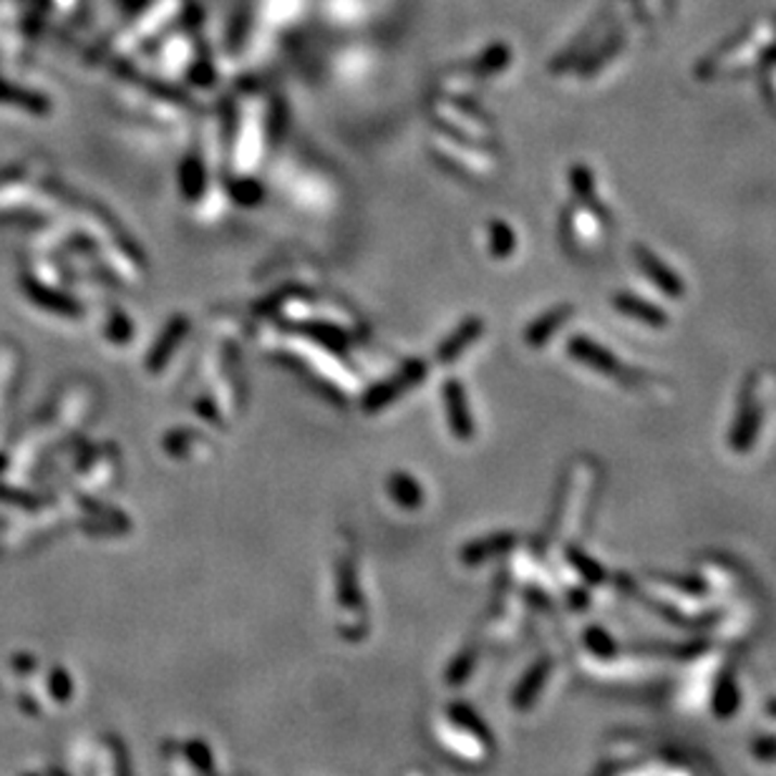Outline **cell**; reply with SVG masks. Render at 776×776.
<instances>
[{
	"label": "cell",
	"mask_w": 776,
	"mask_h": 776,
	"mask_svg": "<svg viewBox=\"0 0 776 776\" xmlns=\"http://www.w3.org/2000/svg\"><path fill=\"white\" fill-rule=\"evenodd\" d=\"M570 353L575 358L580 360H585L587 366L595 368V371H600V373H608V376H618L623 371L621 364L610 356L608 351H602L598 348V343H593V341H585V339H575L570 343Z\"/></svg>",
	"instance_id": "6"
},
{
	"label": "cell",
	"mask_w": 776,
	"mask_h": 776,
	"mask_svg": "<svg viewBox=\"0 0 776 776\" xmlns=\"http://www.w3.org/2000/svg\"><path fill=\"white\" fill-rule=\"evenodd\" d=\"M429 373V366L423 364V360H411L409 366L402 368L394 379H389V381H383L376 386L371 394H368L364 398V409L366 411H381V409H386L389 404H394L396 398H402L406 391H411L417 383L423 379V376Z\"/></svg>",
	"instance_id": "1"
},
{
	"label": "cell",
	"mask_w": 776,
	"mask_h": 776,
	"mask_svg": "<svg viewBox=\"0 0 776 776\" xmlns=\"http://www.w3.org/2000/svg\"><path fill=\"white\" fill-rule=\"evenodd\" d=\"M482 335V320H465L457 331H454L449 339L442 343V348H438V360H444V364H451V360H457L461 353L472 348V343Z\"/></svg>",
	"instance_id": "5"
},
{
	"label": "cell",
	"mask_w": 776,
	"mask_h": 776,
	"mask_svg": "<svg viewBox=\"0 0 776 776\" xmlns=\"http://www.w3.org/2000/svg\"><path fill=\"white\" fill-rule=\"evenodd\" d=\"M618 310L625 313V316H631V318H640L643 323H648V326H661L663 323V313H658L656 308H650V305H646L643 301H638V297H631V295H621L618 297Z\"/></svg>",
	"instance_id": "11"
},
{
	"label": "cell",
	"mask_w": 776,
	"mask_h": 776,
	"mask_svg": "<svg viewBox=\"0 0 776 776\" xmlns=\"http://www.w3.org/2000/svg\"><path fill=\"white\" fill-rule=\"evenodd\" d=\"M766 381L759 383L754 379V383L749 386V402H743V409L739 414V419H736V429L732 436L734 449H751V444H754V438L759 434V429H762V417H764V406H766Z\"/></svg>",
	"instance_id": "2"
},
{
	"label": "cell",
	"mask_w": 776,
	"mask_h": 776,
	"mask_svg": "<svg viewBox=\"0 0 776 776\" xmlns=\"http://www.w3.org/2000/svg\"><path fill=\"white\" fill-rule=\"evenodd\" d=\"M290 348H293L301 358H308L310 364H313V368H316V373L326 376V379L331 381L335 389H341V391H353V389H356V379H353V373H348L346 368H341L339 360H335V358L331 356V353L320 351V348L316 346V343L293 341V343H290Z\"/></svg>",
	"instance_id": "3"
},
{
	"label": "cell",
	"mask_w": 776,
	"mask_h": 776,
	"mask_svg": "<svg viewBox=\"0 0 776 776\" xmlns=\"http://www.w3.org/2000/svg\"><path fill=\"white\" fill-rule=\"evenodd\" d=\"M570 230H580V238H577V247H593V245H598V240H600V225L595 222V217L593 215H585V212H570Z\"/></svg>",
	"instance_id": "10"
},
{
	"label": "cell",
	"mask_w": 776,
	"mask_h": 776,
	"mask_svg": "<svg viewBox=\"0 0 776 776\" xmlns=\"http://www.w3.org/2000/svg\"><path fill=\"white\" fill-rule=\"evenodd\" d=\"M570 313H572L570 308H560V310L547 313V316L539 318L537 323L530 328V331H527V335H524V339H527L530 346L539 348V343H545L547 339H550V335H552L555 331H558V328L562 326V320H564V318H570Z\"/></svg>",
	"instance_id": "9"
},
{
	"label": "cell",
	"mask_w": 776,
	"mask_h": 776,
	"mask_svg": "<svg viewBox=\"0 0 776 776\" xmlns=\"http://www.w3.org/2000/svg\"><path fill=\"white\" fill-rule=\"evenodd\" d=\"M635 255H638V263H640L643 272H646V276H648L650 280H653L658 288L665 290V293H669V295H680V293H684V288H680V280H678L676 272H671L669 268H665V265H663L661 260H658L656 255H650L648 250H640V247L635 250Z\"/></svg>",
	"instance_id": "7"
},
{
	"label": "cell",
	"mask_w": 776,
	"mask_h": 776,
	"mask_svg": "<svg viewBox=\"0 0 776 776\" xmlns=\"http://www.w3.org/2000/svg\"><path fill=\"white\" fill-rule=\"evenodd\" d=\"M444 402H446V417H449L454 434L459 438H472L474 421H472V414H469V402L465 391L459 386V381L444 383Z\"/></svg>",
	"instance_id": "4"
},
{
	"label": "cell",
	"mask_w": 776,
	"mask_h": 776,
	"mask_svg": "<svg viewBox=\"0 0 776 776\" xmlns=\"http://www.w3.org/2000/svg\"><path fill=\"white\" fill-rule=\"evenodd\" d=\"M572 182H575V192L580 198L593 202L595 200V187H593V175L585 169H572Z\"/></svg>",
	"instance_id": "13"
},
{
	"label": "cell",
	"mask_w": 776,
	"mask_h": 776,
	"mask_svg": "<svg viewBox=\"0 0 776 776\" xmlns=\"http://www.w3.org/2000/svg\"><path fill=\"white\" fill-rule=\"evenodd\" d=\"M492 250H494V255L497 257H505V255H512V250H514V234L512 230L505 222H494L492 225Z\"/></svg>",
	"instance_id": "12"
},
{
	"label": "cell",
	"mask_w": 776,
	"mask_h": 776,
	"mask_svg": "<svg viewBox=\"0 0 776 776\" xmlns=\"http://www.w3.org/2000/svg\"><path fill=\"white\" fill-rule=\"evenodd\" d=\"M187 333H190V320L187 318L171 320L167 333L156 341V348L152 351V356H149V368H152V371H160V368H164V364H167L169 356L177 348L175 343L182 341V335H187Z\"/></svg>",
	"instance_id": "8"
}]
</instances>
